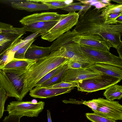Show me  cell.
<instances>
[{
    "label": "cell",
    "instance_id": "1",
    "mask_svg": "<svg viewBox=\"0 0 122 122\" xmlns=\"http://www.w3.org/2000/svg\"><path fill=\"white\" fill-rule=\"evenodd\" d=\"M78 21L74 28L77 33L97 34L101 36L110 47L117 49L122 44V24L112 25L104 23L100 16L101 9L89 8L85 12L79 11Z\"/></svg>",
    "mask_w": 122,
    "mask_h": 122
},
{
    "label": "cell",
    "instance_id": "2",
    "mask_svg": "<svg viewBox=\"0 0 122 122\" xmlns=\"http://www.w3.org/2000/svg\"><path fill=\"white\" fill-rule=\"evenodd\" d=\"M69 61L64 58L53 57L50 54L37 60L25 73L22 99L45 75L61 65L67 64Z\"/></svg>",
    "mask_w": 122,
    "mask_h": 122
},
{
    "label": "cell",
    "instance_id": "3",
    "mask_svg": "<svg viewBox=\"0 0 122 122\" xmlns=\"http://www.w3.org/2000/svg\"><path fill=\"white\" fill-rule=\"evenodd\" d=\"M78 13L69 12L60 15L57 23L50 30L40 35L43 39L52 42L67 32L77 24L79 17Z\"/></svg>",
    "mask_w": 122,
    "mask_h": 122
},
{
    "label": "cell",
    "instance_id": "4",
    "mask_svg": "<svg viewBox=\"0 0 122 122\" xmlns=\"http://www.w3.org/2000/svg\"><path fill=\"white\" fill-rule=\"evenodd\" d=\"M75 43L84 56L91 62L108 64L122 67V59L109 51Z\"/></svg>",
    "mask_w": 122,
    "mask_h": 122
},
{
    "label": "cell",
    "instance_id": "5",
    "mask_svg": "<svg viewBox=\"0 0 122 122\" xmlns=\"http://www.w3.org/2000/svg\"><path fill=\"white\" fill-rule=\"evenodd\" d=\"M122 79L102 73L94 78L77 82V87L78 91L92 92L106 89L112 85L117 84Z\"/></svg>",
    "mask_w": 122,
    "mask_h": 122
},
{
    "label": "cell",
    "instance_id": "6",
    "mask_svg": "<svg viewBox=\"0 0 122 122\" xmlns=\"http://www.w3.org/2000/svg\"><path fill=\"white\" fill-rule=\"evenodd\" d=\"M45 105L44 102L42 101L36 104L31 101H12L8 105L6 111L10 115L21 117H37L44 109Z\"/></svg>",
    "mask_w": 122,
    "mask_h": 122
},
{
    "label": "cell",
    "instance_id": "7",
    "mask_svg": "<svg viewBox=\"0 0 122 122\" xmlns=\"http://www.w3.org/2000/svg\"><path fill=\"white\" fill-rule=\"evenodd\" d=\"M93 100L96 107L94 113L115 121L122 120V106L118 102L101 98Z\"/></svg>",
    "mask_w": 122,
    "mask_h": 122
},
{
    "label": "cell",
    "instance_id": "8",
    "mask_svg": "<svg viewBox=\"0 0 122 122\" xmlns=\"http://www.w3.org/2000/svg\"><path fill=\"white\" fill-rule=\"evenodd\" d=\"M71 32L72 41L73 42L79 44L109 51L111 47L99 35L80 34L77 32L74 29Z\"/></svg>",
    "mask_w": 122,
    "mask_h": 122
},
{
    "label": "cell",
    "instance_id": "9",
    "mask_svg": "<svg viewBox=\"0 0 122 122\" xmlns=\"http://www.w3.org/2000/svg\"><path fill=\"white\" fill-rule=\"evenodd\" d=\"M102 73L94 71L89 67L78 69H70L66 70L62 79V81L66 82H77L98 76Z\"/></svg>",
    "mask_w": 122,
    "mask_h": 122
},
{
    "label": "cell",
    "instance_id": "10",
    "mask_svg": "<svg viewBox=\"0 0 122 122\" xmlns=\"http://www.w3.org/2000/svg\"><path fill=\"white\" fill-rule=\"evenodd\" d=\"M37 60H19L13 58L3 67L0 68L5 73H20L26 72Z\"/></svg>",
    "mask_w": 122,
    "mask_h": 122
},
{
    "label": "cell",
    "instance_id": "11",
    "mask_svg": "<svg viewBox=\"0 0 122 122\" xmlns=\"http://www.w3.org/2000/svg\"><path fill=\"white\" fill-rule=\"evenodd\" d=\"M74 87L61 88H47L36 87L30 91L29 95L35 98H46L69 93Z\"/></svg>",
    "mask_w": 122,
    "mask_h": 122
},
{
    "label": "cell",
    "instance_id": "12",
    "mask_svg": "<svg viewBox=\"0 0 122 122\" xmlns=\"http://www.w3.org/2000/svg\"><path fill=\"white\" fill-rule=\"evenodd\" d=\"M60 17V15L56 12L35 13L23 17L19 22L24 26L41 22L58 20Z\"/></svg>",
    "mask_w": 122,
    "mask_h": 122
},
{
    "label": "cell",
    "instance_id": "13",
    "mask_svg": "<svg viewBox=\"0 0 122 122\" xmlns=\"http://www.w3.org/2000/svg\"><path fill=\"white\" fill-rule=\"evenodd\" d=\"M102 73L122 79V67L108 64L95 63L89 67Z\"/></svg>",
    "mask_w": 122,
    "mask_h": 122
},
{
    "label": "cell",
    "instance_id": "14",
    "mask_svg": "<svg viewBox=\"0 0 122 122\" xmlns=\"http://www.w3.org/2000/svg\"><path fill=\"white\" fill-rule=\"evenodd\" d=\"M11 5L13 8L29 12L49 10L48 7L41 3H39L26 0L25 1L12 2Z\"/></svg>",
    "mask_w": 122,
    "mask_h": 122
},
{
    "label": "cell",
    "instance_id": "15",
    "mask_svg": "<svg viewBox=\"0 0 122 122\" xmlns=\"http://www.w3.org/2000/svg\"><path fill=\"white\" fill-rule=\"evenodd\" d=\"M50 52V47H41L32 44L27 50L25 58V59L37 60L46 57Z\"/></svg>",
    "mask_w": 122,
    "mask_h": 122
},
{
    "label": "cell",
    "instance_id": "16",
    "mask_svg": "<svg viewBox=\"0 0 122 122\" xmlns=\"http://www.w3.org/2000/svg\"><path fill=\"white\" fill-rule=\"evenodd\" d=\"M0 87L5 89L8 97H15L18 101L22 100L20 96L13 86L6 73L0 69Z\"/></svg>",
    "mask_w": 122,
    "mask_h": 122
},
{
    "label": "cell",
    "instance_id": "17",
    "mask_svg": "<svg viewBox=\"0 0 122 122\" xmlns=\"http://www.w3.org/2000/svg\"><path fill=\"white\" fill-rule=\"evenodd\" d=\"M58 20L41 22L24 26L26 31L35 33L40 31V34L45 33L51 29Z\"/></svg>",
    "mask_w": 122,
    "mask_h": 122
},
{
    "label": "cell",
    "instance_id": "18",
    "mask_svg": "<svg viewBox=\"0 0 122 122\" xmlns=\"http://www.w3.org/2000/svg\"><path fill=\"white\" fill-rule=\"evenodd\" d=\"M26 72L20 73L5 72L13 86L20 96L22 100L21 94Z\"/></svg>",
    "mask_w": 122,
    "mask_h": 122
},
{
    "label": "cell",
    "instance_id": "19",
    "mask_svg": "<svg viewBox=\"0 0 122 122\" xmlns=\"http://www.w3.org/2000/svg\"><path fill=\"white\" fill-rule=\"evenodd\" d=\"M103 95L109 101L121 99L122 98V86L117 84L112 85L106 89Z\"/></svg>",
    "mask_w": 122,
    "mask_h": 122
},
{
    "label": "cell",
    "instance_id": "20",
    "mask_svg": "<svg viewBox=\"0 0 122 122\" xmlns=\"http://www.w3.org/2000/svg\"><path fill=\"white\" fill-rule=\"evenodd\" d=\"M67 64L63 68L49 79L41 84L35 87H46L53 85L62 81L64 74L67 69L68 68Z\"/></svg>",
    "mask_w": 122,
    "mask_h": 122
},
{
    "label": "cell",
    "instance_id": "21",
    "mask_svg": "<svg viewBox=\"0 0 122 122\" xmlns=\"http://www.w3.org/2000/svg\"><path fill=\"white\" fill-rule=\"evenodd\" d=\"M30 1L34 2L40 3L47 6L49 9H61L67 4L65 0H31Z\"/></svg>",
    "mask_w": 122,
    "mask_h": 122
},
{
    "label": "cell",
    "instance_id": "22",
    "mask_svg": "<svg viewBox=\"0 0 122 122\" xmlns=\"http://www.w3.org/2000/svg\"><path fill=\"white\" fill-rule=\"evenodd\" d=\"M26 31L24 27H15L10 24L0 21V33H10L23 35L26 34Z\"/></svg>",
    "mask_w": 122,
    "mask_h": 122
},
{
    "label": "cell",
    "instance_id": "23",
    "mask_svg": "<svg viewBox=\"0 0 122 122\" xmlns=\"http://www.w3.org/2000/svg\"><path fill=\"white\" fill-rule=\"evenodd\" d=\"M91 6L83 4L81 2L76 3H71L67 4L66 6L60 9L69 12H75L79 10L82 12L86 11Z\"/></svg>",
    "mask_w": 122,
    "mask_h": 122
},
{
    "label": "cell",
    "instance_id": "24",
    "mask_svg": "<svg viewBox=\"0 0 122 122\" xmlns=\"http://www.w3.org/2000/svg\"><path fill=\"white\" fill-rule=\"evenodd\" d=\"M122 12V4H112L101 9L100 16L103 17L106 15L110 14Z\"/></svg>",
    "mask_w": 122,
    "mask_h": 122
},
{
    "label": "cell",
    "instance_id": "25",
    "mask_svg": "<svg viewBox=\"0 0 122 122\" xmlns=\"http://www.w3.org/2000/svg\"><path fill=\"white\" fill-rule=\"evenodd\" d=\"M95 63L77 61H69L67 65L68 68L78 69L89 67Z\"/></svg>",
    "mask_w": 122,
    "mask_h": 122
},
{
    "label": "cell",
    "instance_id": "26",
    "mask_svg": "<svg viewBox=\"0 0 122 122\" xmlns=\"http://www.w3.org/2000/svg\"><path fill=\"white\" fill-rule=\"evenodd\" d=\"M85 115L87 118L92 122H116L113 120L102 116L94 113H87Z\"/></svg>",
    "mask_w": 122,
    "mask_h": 122
},
{
    "label": "cell",
    "instance_id": "27",
    "mask_svg": "<svg viewBox=\"0 0 122 122\" xmlns=\"http://www.w3.org/2000/svg\"><path fill=\"white\" fill-rule=\"evenodd\" d=\"M34 39H31L26 44L19 49L15 53L14 58L19 60L25 59V53L30 45L35 41Z\"/></svg>",
    "mask_w": 122,
    "mask_h": 122
},
{
    "label": "cell",
    "instance_id": "28",
    "mask_svg": "<svg viewBox=\"0 0 122 122\" xmlns=\"http://www.w3.org/2000/svg\"><path fill=\"white\" fill-rule=\"evenodd\" d=\"M22 35L10 33H0V41L7 42L14 41L21 38Z\"/></svg>",
    "mask_w": 122,
    "mask_h": 122
},
{
    "label": "cell",
    "instance_id": "29",
    "mask_svg": "<svg viewBox=\"0 0 122 122\" xmlns=\"http://www.w3.org/2000/svg\"><path fill=\"white\" fill-rule=\"evenodd\" d=\"M122 15V12L110 14L102 17L104 23L106 24L114 25L117 24L116 21L117 18Z\"/></svg>",
    "mask_w": 122,
    "mask_h": 122
},
{
    "label": "cell",
    "instance_id": "30",
    "mask_svg": "<svg viewBox=\"0 0 122 122\" xmlns=\"http://www.w3.org/2000/svg\"><path fill=\"white\" fill-rule=\"evenodd\" d=\"M8 97L5 89L2 87H0V119L2 117L5 111V104Z\"/></svg>",
    "mask_w": 122,
    "mask_h": 122
},
{
    "label": "cell",
    "instance_id": "31",
    "mask_svg": "<svg viewBox=\"0 0 122 122\" xmlns=\"http://www.w3.org/2000/svg\"><path fill=\"white\" fill-rule=\"evenodd\" d=\"M67 64L61 65L48 73L39 81L35 85V86L41 84L49 79L54 75L60 71L64 66Z\"/></svg>",
    "mask_w": 122,
    "mask_h": 122
},
{
    "label": "cell",
    "instance_id": "32",
    "mask_svg": "<svg viewBox=\"0 0 122 122\" xmlns=\"http://www.w3.org/2000/svg\"><path fill=\"white\" fill-rule=\"evenodd\" d=\"M83 4L88 5L91 6H94L97 9L100 10L105 7L108 5L102 3L101 0H77Z\"/></svg>",
    "mask_w": 122,
    "mask_h": 122
},
{
    "label": "cell",
    "instance_id": "33",
    "mask_svg": "<svg viewBox=\"0 0 122 122\" xmlns=\"http://www.w3.org/2000/svg\"><path fill=\"white\" fill-rule=\"evenodd\" d=\"M77 83L76 82H66L62 81L61 82L45 88H61L77 87Z\"/></svg>",
    "mask_w": 122,
    "mask_h": 122
},
{
    "label": "cell",
    "instance_id": "34",
    "mask_svg": "<svg viewBox=\"0 0 122 122\" xmlns=\"http://www.w3.org/2000/svg\"><path fill=\"white\" fill-rule=\"evenodd\" d=\"M17 39L14 41L7 42L2 45L0 46V56L8 50Z\"/></svg>",
    "mask_w": 122,
    "mask_h": 122
},
{
    "label": "cell",
    "instance_id": "35",
    "mask_svg": "<svg viewBox=\"0 0 122 122\" xmlns=\"http://www.w3.org/2000/svg\"><path fill=\"white\" fill-rule=\"evenodd\" d=\"M21 117L9 115L5 117L3 122H20Z\"/></svg>",
    "mask_w": 122,
    "mask_h": 122
},
{
    "label": "cell",
    "instance_id": "36",
    "mask_svg": "<svg viewBox=\"0 0 122 122\" xmlns=\"http://www.w3.org/2000/svg\"><path fill=\"white\" fill-rule=\"evenodd\" d=\"M122 44H121L116 49L119 55V57L122 59Z\"/></svg>",
    "mask_w": 122,
    "mask_h": 122
},
{
    "label": "cell",
    "instance_id": "37",
    "mask_svg": "<svg viewBox=\"0 0 122 122\" xmlns=\"http://www.w3.org/2000/svg\"><path fill=\"white\" fill-rule=\"evenodd\" d=\"M47 115L48 122H52L51 121L50 112L49 110H47Z\"/></svg>",
    "mask_w": 122,
    "mask_h": 122
},
{
    "label": "cell",
    "instance_id": "38",
    "mask_svg": "<svg viewBox=\"0 0 122 122\" xmlns=\"http://www.w3.org/2000/svg\"><path fill=\"white\" fill-rule=\"evenodd\" d=\"M101 2L103 4L108 5L112 4L111 3V0H101Z\"/></svg>",
    "mask_w": 122,
    "mask_h": 122
},
{
    "label": "cell",
    "instance_id": "39",
    "mask_svg": "<svg viewBox=\"0 0 122 122\" xmlns=\"http://www.w3.org/2000/svg\"><path fill=\"white\" fill-rule=\"evenodd\" d=\"M122 15L118 17L116 19L117 24H122Z\"/></svg>",
    "mask_w": 122,
    "mask_h": 122
},
{
    "label": "cell",
    "instance_id": "40",
    "mask_svg": "<svg viewBox=\"0 0 122 122\" xmlns=\"http://www.w3.org/2000/svg\"><path fill=\"white\" fill-rule=\"evenodd\" d=\"M111 1H113L114 2H116L119 4H122V0H112Z\"/></svg>",
    "mask_w": 122,
    "mask_h": 122
},
{
    "label": "cell",
    "instance_id": "41",
    "mask_svg": "<svg viewBox=\"0 0 122 122\" xmlns=\"http://www.w3.org/2000/svg\"><path fill=\"white\" fill-rule=\"evenodd\" d=\"M31 102L33 104H36L38 103L37 101L35 99L33 100Z\"/></svg>",
    "mask_w": 122,
    "mask_h": 122
},
{
    "label": "cell",
    "instance_id": "42",
    "mask_svg": "<svg viewBox=\"0 0 122 122\" xmlns=\"http://www.w3.org/2000/svg\"><path fill=\"white\" fill-rule=\"evenodd\" d=\"M6 42H2L0 41V46L4 44Z\"/></svg>",
    "mask_w": 122,
    "mask_h": 122
}]
</instances>
